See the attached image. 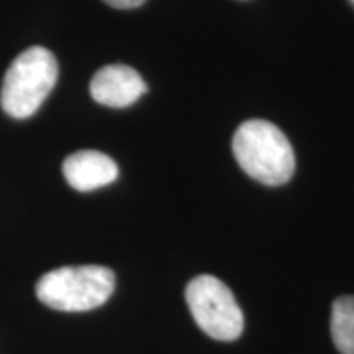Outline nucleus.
Here are the masks:
<instances>
[{
	"instance_id": "f257e3e1",
	"label": "nucleus",
	"mask_w": 354,
	"mask_h": 354,
	"mask_svg": "<svg viewBox=\"0 0 354 354\" xmlns=\"http://www.w3.org/2000/svg\"><path fill=\"white\" fill-rule=\"evenodd\" d=\"M233 154L241 169L266 185H281L294 176L295 154L276 125L248 120L233 136Z\"/></svg>"
},
{
	"instance_id": "423d86ee",
	"label": "nucleus",
	"mask_w": 354,
	"mask_h": 354,
	"mask_svg": "<svg viewBox=\"0 0 354 354\" xmlns=\"http://www.w3.org/2000/svg\"><path fill=\"white\" fill-rule=\"evenodd\" d=\"M63 174L73 189L91 192L112 184L118 177V166L107 154L86 149L64 159Z\"/></svg>"
},
{
	"instance_id": "20e7f679",
	"label": "nucleus",
	"mask_w": 354,
	"mask_h": 354,
	"mask_svg": "<svg viewBox=\"0 0 354 354\" xmlns=\"http://www.w3.org/2000/svg\"><path fill=\"white\" fill-rule=\"evenodd\" d=\"M185 300L203 333L218 342H233L243 333V312L233 292L220 279L202 274L189 282Z\"/></svg>"
},
{
	"instance_id": "0eeeda50",
	"label": "nucleus",
	"mask_w": 354,
	"mask_h": 354,
	"mask_svg": "<svg viewBox=\"0 0 354 354\" xmlns=\"http://www.w3.org/2000/svg\"><path fill=\"white\" fill-rule=\"evenodd\" d=\"M330 326L336 349L342 354H354V295L335 300Z\"/></svg>"
},
{
	"instance_id": "6e6552de",
	"label": "nucleus",
	"mask_w": 354,
	"mask_h": 354,
	"mask_svg": "<svg viewBox=\"0 0 354 354\" xmlns=\"http://www.w3.org/2000/svg\"><path fill=\"white\" fill-rule=\"evenodd\" d=\"M105 3L118 10H130V8H136L143 6L146 0H104Z\"/></svg>"
},
{
	"instance_id": "39448f33",
	"label": "nucleus",
	"mask_w": 354,
	"mask_h": 354,
	"mask_svg": "<svg viewBox=\"0 0 354 354\" xmlns=\"http://www.w3.org/2000/svg\"><path fill=\"white\" fill-rule=\"evenodd\" d=\"M146 92V84L138 71L125 64H109L91 81V95L105 107L123 109L135 104Z\"/></svg>"
},
{
	"instance_id": "7ed1b4c3",
	"label": "nucleus",
	"mask_w": 354,
	"mask_h": 354,
	"mask_svg": "<svg viewBox=\"0 0 354 354\" xmlns=\"http://www.w3.org/2000/svg\"><path fill=\"white\" fill-rule=\"evenodd\" d=\"M57 61L46 48L25 50L10 64L0 91V105L13 118L32 117L57 81Z\"/></svg>"
},
{
	"instance_id": "f03ea898",
	"label": "nucleus",
	"mask_w": 354,
	"mask_h": 354,
	"mask_svg": "<svg viewBox=\"0 0 354 354\" xmlns=\"http://www.w3.org/2000/svg\"><path fill=\"white\" fill-rule=\"evenodd\" d=\"M115 289V274L105 266H66L39 277L37 297L59 312H87L104 305Z\"/></svg>"
}]
</instances>
